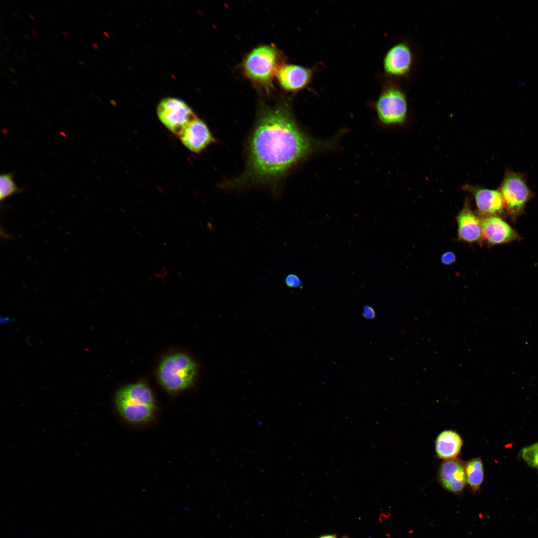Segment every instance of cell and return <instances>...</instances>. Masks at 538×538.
<instances>
[{
	"mask_svg": "<svg viewBox=\"0 0 538 538\" xmlns=\"http://www.w3.org/2000/svg\"><path fill=\"white\" fill-rule=\"evenodd\" d=\"M4 39H5V40L6 41H8V42H10V41L9 40V39H8V38H7V37H4Z\"/></svg>",
	"mask_w": 538,
	"mask_h": 538,
	"instance_id": "836d02e7",
	"label": "cell"
},
{
	"mask_svg": "<svg viewBox=\"0 0 538 538\" xmlns=\"http://www.w3.org/2000/svg\"><path fill=\"white\" fill-rule=\"evenodd\" d=\"M65 2H66V3H67V4H68V5L69 6H70V5H69V3H68V2H67V1H66V0H65Z\"/></svg>",
	"mask_w": 538,
	"mask_h": 538,
	"instance_id": "c3c4849f",
	"label": "cell"
},
{
	"mask_svg": "<svg viewBox=\"0 0 538 538\" xmlns=\"http://www.w3.org/2000/svg\"><path fill=\"white\" fill-rule=\"evenodd\" d=\"M12 15H13V16H14L15 17H17V18H18V15H17V12H16L14 11V12H12Z\"/></svg>",
	"mask_w": 538,
	"mask_h": 538,
	"instance_id": "f1b7e54d",
	"label": "cell"
},
{
	"mask_svg": "<svg viewBox=\"0 0 538 538\" xmlns=\"http://www.w3.org/2000/svg\"><path fill=\"white\" fill-rule=\"evenodd\" d=\"M465 188L474 196L478 210L483 216H498L503 212L505 206L499 191L470 185Z\"/></svg>",
	"mask_w": 538,
	"mask_h": 538,
	"instance_id": "5bb4252c",
	"label": "cell"
},
{
	"mask_svg": "<svg viewBox=\"0 0 538 538\" xmlns=\"http://www.w3.org/2000/svg\"><path fill=\"white\" fill-rule=\"evenodd\" d=\"M12 83H13V84H14L15 85H16V86H17V82H16V81H12Z\"/></svg>",
	"mask_w": 538,
	"mask_h": 538,
	"instance_id": "74e56055",
	"label": "cell"
},
{
	"mask_svg": "<svg viewBox=\"0 0 538 538\" xmlns=\"http://www.w3.org/2000/svg\"><path fill=\"white\" fill-rule=\"evenodd\" d=\"M4 47H5V48H6V49H7V50H8V51H9V52H11V50H10V49H9V48H8V47H7V46H6L4 45Z\"/></svg>",
	"mask_w": 538,
	"mask_h": 538,
	"instance_id": "1f68e13d",
	"label": "cell"
},
{
	"mask_svg": "<svg viewBox=\"0 0 538 538\" xmlns=\"http://www.w3.org/2000/svg\"><path fill=\"white\" fill-rule=\"evenodd\" d=\"M62 34H63V35H65V36H66V37H68V35H67V34H66V33L65 32H63V31H62Z\"/></svg>",
	"mask_w": 538,
	"mask_h": 538,
	"instance_id": "e575fe53",
	"label": "cell"
},
{
	"mask_svg": "<svg viewBox=\"0 0 538 538\" xmlns=\"http://www.w3.org/2000/svg\"><path fill=\"white\" fill-rule=\"evenodd\" d=\"M440 260L443 264L450 265L455 262L456 256L451 251L446 252L442 255Z\"/></svg>",
	"mask_w": 538,
	"mask_h": 538,
	"instance_id": "ffe728a7",
	"label": "cell"
},
{
	"mask_svg": "<svg viewBox=\"0 0 538 538\" xmlns=\"http://www.w3.org/2000/svg\"><path fill=\"white\" fill-rule=\"evenodd\" d=\"M184 145L194 153H200L215 141L207 125L197 118L179 136Z\"/></svg>",
	"mask_w": 538,
	"mask_h": 538,
	"instance_id": "7c38bea8",
	"label": "cell"
},
{
	"mask_svg": "<svg viewBox=\"0 0 538 538\" xmlns=\"http://www.w3.org/2000/svg\"><path fill=\"white\" fill-rule=\"evenodd\" d=\"M43 12H44V13H45V14H46V15H48V13H47V12H46V11H45V10H43Z\"/></svg>",
	"mask_w": 538,
	"mask_h": 538,
	"instance_id": "f35d334b",
	"label": "cell"
},
{
	"mask_svg": "<svg viewBox=\"0 0 538 538\" xmlns=\"http://www.w3.org/2000/svg\"><path fill=\"white\" fill-rule=\"evenodd\" d=\"M89 95H90V96L91 97H93V95L92 94H89Z\"/></svg>",
	"mask_w": 538,
	"mask_h": 538,
	"instance_id": "f907efd6",
	"label": "cell"
},
{
	"mask_svg": "<svg viewBox=\"0 0 538 538\" xmlns=\"http://www.w3.org/2000/svg\"><path fill=\"white\" fill-rule=\"evenodd\" d=\"M1 73L2 74H3V75H5V73L4 71H1Z\"/></svg>",
	"mask_w": 538,
	"mask_h": 538,
	"instance_id": "b9f144b4",
	"label": "cell"
},
{
	"mask_svg": "<svg viewBox=\"0 0 538 538\" xmlns=\"http://www.w3.org/2000/svg\"><path fill=\"white\" fill-rule=\"evenodd\" d=\"M62 86L64 87L65 89H66V87L63 84Z\"/></svg>",
	"mask_w": 538,
	"mask_h": 538,
	"instance_id": "816d5d0a",
	"label": "cell"
},
{
	"mask_svg": "<svg viewBox=\"0 0 538 538\" xmlns=\"http://www.w3.org/2000/svg\"><path fill=\"white\" fill-rule=\"evenodd\" d=\"M522 457L525 461L532 467L538 465V443L525 447L522 451Z\"/></svg>",
	"mask_w": 538,
	"mask_h": 538,
	"instance_id": "ac0fdd59",
	"label": "cell"
},
{
	"mask_svg": "<svg viewBox=\"0 0 538 538\" xmlns=\"http://www.w3.org/2000/svg\"><path fill=\"white\" fill-rule=\"evenodd\" d=\"M363 315L366 319H372L375 318L376 313L373 308L367 305L364 307Z\"/></svg>",
	"mask_w": 538,
	"mask_h": 538,
	"instance_id": "44dd1931",
	"label": "cell"
},
{
	"mask_svg": "<svg viewBox=\"0 0 538 538\" xmlns=\"http://www.w3.org/2000/svg\"><path fill=\"white\" fill-rule=\"evenodd\" d=\"M319 538H337L334 535H326V536H322L321 537H319Z\"/></svg>",
	"mask_w": 538,
	"mask_h": 538,
	"instance_id": "603a6c76",
	"label": "cell"
},
{
	"mask_svg": "<svg viewBox=\"0 0 538 538\" xmlns=\"http://www.w3.org/2000/svg\"><path fill=\"white\" fill-rule=\"evenodd\" d=\"M114 403L119 414L131 423L148 422L154 413L153 394L143 383L131 384L120 389L115 394Z\"/></svg>",
	"mask_w": 538,
	"mask_h": 538,
	"instance_id": "3957f363",
	"label": "cell"
},
{
	"mask_svg": "<svg viewBox=\"0 0 538 538\" xmlns=\"http://www.w3.org/2000/svg\"><path fill=\"white\" fill-rule=\"evenodd\" d=\"M416 64V55L411 44L406 40L393 44L386 53L383 61L385 77L399 81L409 78Z\"/></svg>",
	"mask_w": 538,
	"mask_h": 538,
	"instance_id": "8992f818",
	"label": "cell"
},
{
	"mask_svg": "<svg viewBox=\"0 0 538 538\" xmlns=\"http://www.w3.org/2000/svg\"><path fill=\"white\" fill-rule=\"evenodd\" d=\"M437 478L445 490L455 494H459L467 484L465 463L458 458L444 460L440 465Z\"/></svg>",
	"mask_w": 538,
	"mask_h": 538,
	"instance_id": "8fae6325",
	"label": "cell"
},
{
	"mask_svg": "<svg viewBox=\"0 0 538 538\" xmlns=\"http://www.w3.org/2000/svg\"><path fill=\"white\" fill-rule=\"evenodd\" d=\"M22 53H23V54L24 55V56H27V57L28 56H27V54H26V53L25 52V51H23L22 52Z\"/></svg>",
	"mask_w": 538,
	"mask_h": 538,
	"instance_id": "8d00e7d4",
	"label": "cell"
},
{
	"mask_svg": "<svg viewBox=\"0 0 538 538\" xmlns=\"http://www.w3.org/2000/svg\"><path fill=\"white\" fill-rule=\"evenodd\" d=\"M18 18H19V19H21V20H23V18H21V17H20V16H19V15L18 16Z\"/></svg>",
	"mask_w": 538,
	"mask_h": 538,
	"instance_id": "ab89813d",
	"label": "cell"
},
{
	"mask_svg": "<svg viewBox=\"0 0 538 538\" xmlns=\"http://www.w3.org/2000/svg\"><path fill=\"white\" fill-rule=\"evenodd\" d=\"M31 32H32V33H33V34L34 35H35V36H37V35L35 31H33V30H31Z\"/></svg>",
	"mask_w": 538,
	"mask_h": 538,
	"instance_id": "4dcf8cb0",
	"label": "cell"
},
{
	"mask_svg": "<svg viewBox=\"0 0 538 538\" xmlns=\"http://www.w3.org/2000/svg\"><path fill=\"white\" fill-rule=\"evenodd\" d=\"M63 59H64V60H65V61H66V59H65V58H64L63 57Z\"/></svg>",
	"mask_w": 538,
	"mask_h": 538,
	"instance_id": "6f0895ef",
	"label": "cell"
},
{
	"mask_svg": "<svg viewBox=\"0 0 538 538\" xmlns=\"http://www.w3.org/2000/svg\"><path fill=\"white\" fill-rule=\"evenodd\" d=\"M463 445L461 436L455 431H441L435 441V452L438 458L447 460L457 458Z\"/></svg>",
	"mask_w": 538,
	"mask_h": 538,
	"instance_id": "9a60e30c",
	"label": "cell"
},
{
	"mask_svg": "<svg viewBox=\"0 0 538 538\" xmlns=\"http://www.w3.org/2000/svg\"><path fill=\"white\" fill-rule=\"evenodd\" d=\"M23 188H19L15 184L13 174L11 172L3 173L0 176V201L1 203L7 198L23 192Z\"/></svg>",
	"mask_w": 538,
	"mask_h": 538,
	"instance_id": "e0dca14e",
	"label": "cell"
},
{
	"mask_svg": "<svg viewBox=\"0 0 538 538\" xmlns=\"http://www.w3.org/2000/svg\"><path fill=\"white\" fill-rule=\"evenodd\" d=\"M456 221L459 240L467 243H474L482 239L480 219L474 214L467 200L458 214Z\"/></svg>",
	"mask_w": 538,
	"mask_h": 538,
	"instance_id": "4fadbf2b",
	"label": "cell"
},
{
	"mask_svg": "<svg viewBox=\"0 0 538 538\" xmlns=\"http://www.w3.org/2000/svg\"><path fill=\"white\" fill-rule=\"evenodd\" d=\"M79 62L80 64H82L83 65H86L85 63L84 62V61L83 60L79 61Z\"/></svg>",
	"mask_w": 538,
	"mask_h": 538,
	"instance_id": "f546056e",
	"label": "cell"
},
{
	"mask_svg": "<svg viewBox=\"0 0 538 538\" xmlns=\"http://www.w3.org/2000/svg\"><path fill=\"white\" fill-rule=\"evenodd\" d=\"M29 17H30V18H31V19L32 20H33L34 21H36V20H35V18L34 17V16H33V15H31V14H29Z\"/></svg>",
	"mask_w": 538,
	"mask_h": 538,
	"instance_id": "4316f807",
	"label": "cell"
},
{
	"mask_svg": "<svg viewBox=\"0 0 538 538\" xmlns=\"http://www.w3.org/2000/svg\"><path fill=\"white\" fill-rule=\"evenodd\" d=\"M318 68L317 65L308 68L284 63L279 68L275 77L284 91L294 93L308 87Z\"/></svg>",
	"mask_w": 538,
	"mask_h": 538,
	"instance_id": "9c48e42d",
	"label": "cell"
},
{
	"mask_svg": "<svg viewBox=\"0 0 538 538\" xmlns=\"http://www.w3.org/2000/svg\"><path fill=\"white\" fill-rule=\"evenodd\" d=\"M75 86L77 87L78 89H80V87L78 85H77V84H75Z\"/></svg>",
	"mask_w": 538,
	"mask_h": 538,
	"instance_id": "60d3db41",
	"label": "cell"
},
{
	"mask_svg": "<svg viewBox=\"0 0 538 538\" xmlns=\"http://www.w3.org/2000/svg\"><path fill=\"white\" fill-rule=\"evenodd\" d=\"M196 363L188 355L176 353L165 357L158 369V377L162 386L175 393L189 387L197 374Z\"/></svg>",
	"mask_w": 538,
	"mask_h": 538,
	"instance_id": "5b68a950",
	"label": "cell"
},
{
	"mask_svg": "<svg viewBox=\"0 0 538 538\" xmlns=\"http://www.w3.org/2000/svg\"><path fill=\"white\" fill-rule=\"evenodd\" d=\"M467 484L473 492H478L484 481L483 463L479 457L471 459L465 463Z\"/></svg>",
	"mask_w": 538,
	"mask_h": 538,
	"instance_id": "2e32d148",
	"label": "cell"
},
{
	"mask_svg": "<svg viewBox=\"0 0 538 538\" xmlns=\"http://www.w3.org/2000/svg\"><path fill=\"white\" fill-rule=\"evenodd\" d=\"M334 143L335 140H319L302 131L287 103L263 107L251 136L246 169L229 184L274 181L308 155L327 150Z\"/></svg>",
	"mask_w": 538,
	"mask_h": 538,
	"instance_id": "6da1fadb",
	"label": "cell"
},
{
	"mask_svg": "<svg viewBox=\"0 0 538 538\" xmlns=\"http://www.w3.org/2000/svg\"><path fill=\"white\" fill-rule=\"evenodd\" d=\"M92 47H93V48H94V49H96V50H97V49H98V46L97 45V44L96 43H93V44H92Z\"/></svg>",
	"mask_w": 538,
	"mask_h": 538,
	"instance_id": "d4e9b609",
	"label": "cell"
},
{
	"mask_svg": "<svg viewBox=\"0 0 538 538\" xmlns=\"http://www.w3.org/2000/svg\"><path fill=\"white\" fill-rule=\"evenodd\" d=\"M70 48V49L71 50V51H72L74 53V51L71 48Z\"/></svg>",
	"mask_w": 538,
	"mask_h": 538,
	"instance_id": "7dc6e473",
	"label": "cell"
},
{
	"mask_svg": "<svg viewBox=\"0 0 538 538\" xmlns=\"http://www.w3.org/2000/svg\"><path fill=\"white\" fill-rule=\"evenodd\" d=\"M7 77H8V78H9V79H10V80H12V77H11V76H10V75L8 74V75H7Z\"/></svg>",
	"mask_w": 538,
	"mask_h": 538,
	"instance_id": "d590c367",
	"label": "cell"
},
{
	"mask_svg": "<svg viewBox=\"0 0 538 538\" xmlns=\"http://www.w3.org/2000/svg\"><path fill=\"white\" fill-rule=\"evenodd\" d=\"M167 274V271L165 268H162L158 272L155 274V276L158 278H164Z\"/></svg>",
	"mask_w": 538,
	"mask_h": 538,
	"instance_id": "7402d4cb",
	"label": "cell"
},
{
	"mask_svg": "<svg viewBox=\"0 0 538 538\" xmlns=\"http://www.w3.org/2000/svg\"><path fill=\"white\" fill-rule=\"evenodd\" d=\"M482 239L489 245H496L519 240L520 236L507 222L496 215L480 219Z\"/></svg>",
	"mask_w": 538,
	"mask_h": 538,
	"instance_id": "30bf717a",
	"label": "cell"
},
{
	"mask_svg": "<svg viewBox=\"0 0 538 538\" xmlns=\"http://www.w3.org/2000/svg\"><path fill=\"white\" fill-rule=\"evenodd\" d=\"M32 54H33V55L34 56H35V54H34V53H33V52H32Z\"/></svg>",
	"mask_w": 538,
	"mask_h": 538,
	"instance_id": "9f6ffc18",
	"label": "cell"
},
{
	"mask_svg": "<svg viewBox=\"0 0 538 538\" xmlns=\"http://www.w3.org/2000/svg\"><path fill=\"white\" fill-rule=\"evenodd\" d=\"M60 53H61V54H62L63 55H65V54H64V52H63L62 51H60Z\"/></svg>",
	"mask_w": 538,
	"mask_h": 538,
	"instance_id": "7bdbcfd3",
	"label": "cell"
},
{
	"mask_svg": "<svg viewBox=\"0 0 538 538\" xmlns=\"http://www.w3.org/2000/svg\"><path fill=\"white\" fill-rule=\"evenodd\" d=\"M21 77H23V78H24V79H25V77H24V76H23V75H21Z\"/></svg>",
	"mask_w": 538,
	"mask_h": 538,
	"instance_id": "db71d44e",
	"label": "cell"
},
{
	"mask_svg": "<svg viewBox=\"0 0 538 538\" xmlns=\"http://www.w3.org/2000/svg\"><path fill=\"white\" fill-rule=\"evenodd\" d=\"M37 68V70H38V71H39V72H41V70H40V69H39V68H38V67H37V68Z\"/></svg>",
	"mask_w": 538,
	"mask_h": 538,
	"instance_id": "ee69618b",
	"label": "cell"
},
{
	"mask_svg": "<svg viewBox=\"0 0 538 538\" xmlns=\"http://www.w3.org/2000/svg\"><path fill=\"white\" fill-rule=\"evenodd\" d=\"M52 35H53V36H52V37H53V38H54V39L55 40H57V39H58V38H57V35H56V34H55V33H53L52 34Z\"/></svg>",
	"mask_w": 538,
	"mask_h": 538,
	"instance_id": "83f0119b",
	"label": "cell"
},
{
	"mask_svg": "<svg viewBox=\"0 0 538 538\" xmlns=\"http://www.w3.org/2000/svg\"><path fill=\"white\" fill-rule=\"evenodd\" d=\"M45 29H46V30H47V31L48 32H49V30H48V29H47V28L46 27H45Z\"/></svg>",
	"mask_w": 538,
	"mask_h": 538,
	"instance_id": "f6af8a7d",
	"label": "cell"
},
{
	"mask_svg": "<svg viewBox=\"0 0 538 538\" xmlns=\"http://www.w3.org/2000/svg\"><path fill=\"white\" fill-rule=\"evenodd\" d=\"M8 68H9V70H10L11 71H12V72L13 73H15V74H17V72H16V71H15V70H14V69L13 68H12V67H8Z\"/></svg>",
	"mask_w": 538,
	"mask_h": 538,
	"instance_id": "484cf974",
	"label": "cell"
},
{
	"mask_svg": "<svg viewBox=\"0 0 538 538\" xmlns=\"http://www.w3.org/2000/svg\"><path fill=\"white\" fill-rule=\"evenodd\" d=\"M90 63H91V64H92V65H93V66H95V65L94 64V63L93 62H92V61H90Z\"/></svg>",
	"mask_w": 538,
	"mask_h": 538,
	"instance_id": "bcb514c9",
	"label": "cell"
},
{
	"mask_svg": "<svg viewBox=\"0 0 538 538\" xmlns=\"http://www.w3.org/2000/svg\"><path fill=\"white\" fill-rule=\"evenodd\" d=\"M284 63L282 53L275 46L260 45L247 53L241 67L244 76L254 86L267 94L274 90L273 80Z\"/></svg>",
	"mask_w": 538,
	"mask_h": 538,
	"instance_id": "7a4b0ae2",
	"label": "cell"
},
{
	"mask_svg": "<svg viewBox=\"0 0 538 538\" xmlns=\"http://www.w3.org/2000/svg\"><path fill=\"white\" fill-rule=\"evenodd\" d=\"M156 112L162 124L179 136L198 118L186 103L175 97H167L161 100L157 107Z\"/></svg>",
	"mask_w": 538,
	"mask_h": 538,
	"instance_id": "ba28073f",
	"label": "cell"
},
{
	"mask_svg": "<svg viewBox=\"0 0 538 538\" xmlns=\"http://www.w3.org/2000/svg\"><path fill=\"white\" fill-rule=\"evenodd\" d=\"M378 99L374 104L378 118L386 125L404 123L408 115L405 90L399 81L384 77Z\"/></svg>",
	"mask_w": 538,
	"mask_h": 538,
	"instance_id": "277c9868",
	"label": "cell"
},
{
	"mask_svg": "<svg viewBox=\"0 0 538 538\" xmlns=\"http://www.w3.org/2000/svg\"><path fill=\"white\" fill-rule=\"evenodd\" d=\"M343 538H347V537H343Z\"/></svg>",
	"mask_w": 538,
	"mask_h": 538,
	"instance_id": "680465c9",
	"label": "cell"
},
{
	"mask_svg": "<svg viewBox=\"0 0 538 538\" xmlns=\"http://www.w3.org/2000/svg\"><path fill=\"white\" fill-rule=\"evenodd\" d=\"M32 27H33V28H34V29H35V30H36V28H35V27L34 26H32Z\"/></svg>",
	"mask_w": 538,
	"mask_h": 538,
	"instance_id": "11a10c76",
	"label": "cell"
},
{
	"mask_svg": "<svg viewBox=\"0 0 538 538\" xmlns=\"http://www.w3.org/2000/svg\"><path fill=\"white\" fill-rule=\"evenodd\" d=\"M53 47H54V50H55V51H56V52H57V51H58V48H57V47L56 46H55V45H54V46H53Z\"/></svg>",
	"mask_w": 538,
	"mask_h": 538,
	"instance_id": "d6a6232c",
	"label": "cell"
},
{
	"mask_svg": "<svg viewBox=\"0 0 538 538\" xmlns=\"http://www.w3.org/2000/svg\"><path fill=\"white\" fill-rule=\"evenodd\" d=\"M499 192L507 213L514 220L522 213L526 203L533 196L524 176L511 170L506 171Z\"/></svg>",
	"mask_w": 538,
	"mask_h": 538,
	"instance_id": "52a82bcc",
	"label": "cell"
},
{
	"mask_svg": "<svg viewBox=\"0 0 538 538\" xmlns=\"http://www.w3.org/2000/svg\"><path fill=\"white\" fill-rule=\"evenodd\" d=\"M0 59L1 61H2V62H4V60H3V59H2V58H1V57H0Z\"/></svg>",
	"mask_w": 538,
	"mask_h": 538,
	"instance_id": "681fc988",
	"label": "cell"
},
{
	"mask_svg": "<svg viewBox=\"0 0 538 538\" xmlns=\"http://www.w3.org/2000/svg\"><path fill=\"white\" fill-rule=\"evenodd\" d=\"M285 281L287 286L290 287H299L302 284L301 280L299 277L297 275L293 274L288 275Z\"/></svg>",
	"mask_w": 538,
	"mask_h": 538,
	"instance_id": "d6986e66",
	"label": "cell"
},
{
	"mask_svg": "<svg viewBox=\"0 0 538 538\" xmlns=\"http://www.w3.org/2000/svg\"><path fill=\"white\" fill-rule=\"evenodd\" d=\"M37 45H38V46H39V47H40V48H42V47H41V45H39V44H38Z\"/></svg>",
	"mask_w": 538,
	"mask_h": 538,
	"instance_id": "f5cc1de1",
	"label": "cell"
},
{
	"mask_svg": "<svg viewBox=\"0 0 538 538\" xmlns=\"http://www.w3.org/2000/svg\"><path fill=\"white\" fill-rule=\"evenodd\" d=\"M23 37H24V38H25V39L26 40H29L31 39V38H30V37L29 36V35H27V34H23Z\"/></svg>",
	"mask_w": 538,
	"mask_h": 538,
	"instance_id": "cb8c5ba5",
	"label": "cell"
}]
</instances>
